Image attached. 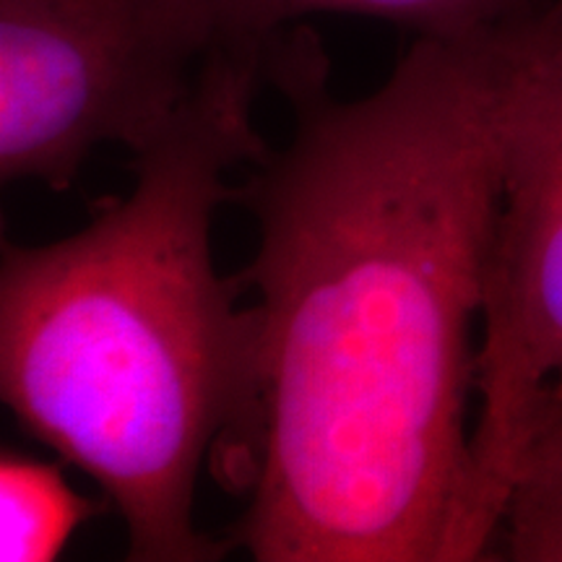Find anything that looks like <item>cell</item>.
Segmentation results:
<instances>
[{"label": "cell", "mask_w": 562, "mask_h": 562, "mask_svg": "<svg viewBox=\"0 0 562 562\" xmlns=\"http://www.w3.org/2000/svg\"><path fill=\"white\" fill-rule=\"evenodd\" d=\"M271 40H222L136 186L47 245H3L0 391L26 432L97 482L128 560L209 562L229 544L193 524L206 456L250 409L252 313L222 279L214 216L227 175L271 149L252 125Z\"/></svg>", "instance_id": "cell-2"}, {"label": "cell", "mask_w": 562, "mask_h": 562, "mask_svg": "<svg viewBox=\"0 0 562 562\" xmlns=\"http://www.w3.org/2000/svg\"><path fill=\"white\" fill-rule=\"evenodd\" d=\"M224 37L214 0H0V175L68 191L104 144L149 149Z\"/></svg>", "instance_id": "cell-3"}, {"label": "cell", "mask_w": 562, "mask_h": 562, "mask_svg": "<svg viewBox=\"0 0 562 562\" xmlns=\"http://www.w3.org/2000/svg\"><path fill=\"white\" fill-rule=\"evenodd\" d=\"M562 378V0L526 26L476 349L472 526L492 558L526 409Z\"/></svg>", "instance_id": "cell-4"}, {"label": "cell", "mask_w": 562, "mask_h": 562, "mask_svg": "<svg viewBox=\"0 0 562 562\" xmlns=\"http://www.w3.org/2000/svg\"><path fill=\"white\" fill-rule=\"evenodd\" d=\"M533 16L417 37L347 102L311 32L271 37L292 138L235 193L256 222L237 277L256 305L237 438L250 501L232 542L252 560H480L476 331Z\"/></svg>", "instance_id": "cell-1"}, {"label": "cell", "mask_w": 562, "mask_h": 562, "mask_svg": "<svg viewBox=\"0 0 562 562\" xmlns=\"http://www.w3.org/2000/svg\"><path fill=\"white\" fill-rule=\"evenodd\" d=\"M224 37L269 40L311 13H355L402 24L417 37H463L513 24L558 0H214Z\"/></svg>", "instance_id": "cell-6"}, {"label": "cell", "mask_w": 562, "mask_h": 562, "mask_svg": "<svg viewBox=\"0 0 562 562\" xmlns=\"http://www.w3.org/2000/svg\"><path fill=\"white\" fill-rule=\"evenodd\" d=\"M492 552L516 562H562V378L526 409Z\"/></svg>", "instance_id": "cell-5"}, {"label": "cell", "mask_w": 562, "mask_h": 562, "mask_svg": "<svg viewBox=\"0 0 562 562\" xmlns=\"http://www.w3.org/2000/svg\"><path fill=\"white\" fill-rule=\"evenodd\" d=\"M100 505L76 492L55 463L19 451L0 456V560H58Z\"/></svg>", "instance_id": "cell-7"}]
</instances>
